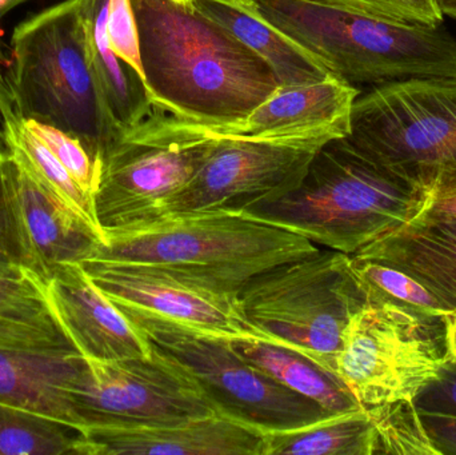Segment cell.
I'll return each mask as SVG.
<instances>
[{
  "label": "cell",
  "instance_id": "6da1fadb",
  "mask_svg": "<svg viewBox=\"0 0 456 455\" xmlns=\"http://www.w3.org/2000/svg\"><path fill=\"white\" fill-rule=\"evenodd\" d=\"M155 111L183 122L243 120L281 87L270 66L192 2L131 0Z\"/></svg>",
  "mask_w": 456,
  "mask_h": 455
},
{
  "label": "cell",
  "instance_id": "7a4b0ae2",
  "mask_svg": "<svg viewBox=\"0 0 456 455\" xmlns=\"http://www.w3.org/2000/svg\"><path fill=\"white\" fill-rule=\"evenodd\" d=\"M321 248L240 210L175 211L104 230L88 261L154 267L238 296L257 275ZM85 264V262H83Z\"/></svg>",
  "mask_w": 456,
  "mask_h": 455
},
{
  "label": "cell",
  "instance_id": "3957f363",
  "mask_svg": "<svg viewBox=\"0 0 456 455\" xmlns=\"http://www.w3.org/2000/svg\"><path fill=\"white\" fill-rule=\"evenodd\" d=\"M422 191L354 150L345 138L327 143L297 189L240 210L330 250L354 256L411 221Z\"/></svg>",
  "mask_w": 456,
  "mask_h": 455
},
{
  "label": "cell",
  "instance_id": "277c9868",
  "mask_svg": "<svg viewBox=\"0 0 456 455\" xmlns=\"http://www.w3.org/2000/svg\"><path fill=\"white\" fill-rule=\"evenodd\" d=\"M238 2L350 85L456 77V39L444 23H404L314 0Z\"/></svg>",
  "mask_w": 456,
  "mask_h": 455
},
{
  "label": "cell",
  "instance_id": "5b68a950",
  "mask_svg": "<svg viewBox=\"0 0 456 455\" xmlns=\"http://www.w3.org/2000/svg\"><path fill=\"white\" fill-rule=\"evenodd\" d=\"M11 55L7 83L16 115L71 134L102 165L122 134L91 67L80 0H64L18 24Z\"/></svg>",
  "mask_w": 456,
  "mask_h": 455
},
{
  "label": "cell",
  "instance_id": "8992f818",
  "mask_svg": "<svg viewBox=\"0 0 456 455\" xmlns=\"http://www.w3.org/2000/svg\"><path fill=\"white\" fill-rule=\"evenodd\" d=\"M238 301L247 320L276 346L297 350L335 374L343 330L367 296L351 256L319 250L257 275Z\"/></svg>",
  "mask_w": 456,
  "mask_h": 455
},
{
  "label": "cell",
  "instance_id": "52a82bcc",
  "mask_svg": "<svg viewBox=\"0 0 456 455\" xmlns=\"http://www.w3.org/2000/svg\"><path fill=\"white\" fill-rule=\"evenodd\" d=\"M345 141L422 191L456 171V77L375 85L354 102Z\"/></svg>",
  "mask_w": 456,
  "mask_h": 455
},
{
  "label": "cell",
  "instance_id": "ba28073f",
  "mask_svg": "<svg viewBox=\"0 0 456 455\" xmlns=\"http://www.w3.org/2000/svg\"><path fill=\"white\" fill-rule=\"evenodd\" d=\"M447 363L441 317L383 299L351 317L335 374L363 409L415 401Z\"/></svg>",
  "mask_w": 456,
  "mask_h": 455
},
{
  "label": "cell",
  "instance_id": "9c48e42d",
  "mask_svg": "<svg viewBox=\"0 0 456 455\" xmlns=\"http://www.w3.org/2000/svg\"><path fill=\"white\" fill-rule=\"evenodd\" d=\"M151 347L186 374L219 416L262 433L299 429L332 416L239 354L232 341L126 315Z\"/></svg>",
  "mask_w": 456,
  "mask_h": 455
},
{
  "label": "cell",
  "instance_id": "30bf717a",
  "mask_svg": "<svg viewBox=\"0 0 456 455\" xmlns=\"http://www.w3.org/2000/svg\"><path fill=\"white\" fill-rule=\"evenodd\" d=\"M327 143L326 139H213L191 179L147 218L175 211L246 210L273 202L299 186Z\"/></svg>",
  "mask_w": 456,
  "mask_h": 455
},
{
  "label": "cell",
  "instance_id": "8fae6325",
  "mask_svg": "<svg viewBox=\"0 0 456 455\" xmlns=\"http://www.w3.org/2000/svg\"><path fill=\"white\" fill-rule=\"evenodd\" d=\"M355 85L337 75L321 82L281 87L243 120L216 125L183 122L155 111L120 143H195L213 139H326L350 133Z\"/></svg>",
  "mask_w": 456,
  "mask_h": 455
},
{
  "label": "cell",
  "instance_id": "7c38bea8",
  "mask_svg": "<svg viewBox=\"0 0 456 455\" xmlns=\"http://www.w3.org/2000/svg\"><path fill=\"white\" fill-rule=\"evenodd\" d=\"M147 358L87 360L72 392L82 433L96 427H139L214 416L194 382L151 347Z\"/></svg>",
  "mask_w": 456,
  "mask_h": 455
},
{
  "label": "cell",
  "instance_id": "4fadbf2b",
  "mask_svg": "<svg viewBox=\"0 0 456 455\" xmlns=\"http://www.w3.org/2000/svg\"><path fill=\"white\" fill-rule=\"evenodd\" d=\"M94 283L130 317L146 318L227 341L273 344L241 312L238 296L154 267L85 262Z\"/></svg>",
  "mask_w": 456,
  "mask_h": 455
},
{
  "label": "cell",
  "instance_id": "5bb4252c",
  "mask_svg": "<svg viewBox=\"0 0 456 455\" xmlns=\"http://www.w3.org/2000/svg\"><path fill=\"white\" fill-rule=\"evenodd\" d=\"M53 313L0 314V402L58 419L82 433L72 392L86 370Z\"/></svg>",
  "mask_w": 456,
  "mask_h": 455
},
{
  "label": "cell",
  "instance_id": "9a60e30c",
  "mask_svg": "<svg viewBox=\"0 0 456 455\" xmlns=\"http://www.w3.org/2000/svg\"><path fill=\"white\" fill-rule=\"evenodd\" d=\"M213 141L195 143H119L102 162L94 195L102 230L147 218L181 190L210 152Z\"/></svg>",
  "mask_w": 456,
  "mask_h": 455
},
{
  "label": "cell",
  "instance_id": "2e32d148",
  "mask_svg": "<svg viewBox=\"0 0 456 455\" xmlns=\"http://www.w3.org/2000/svg\"><path fill=\"white\" fill-rule=\"evenodd\" d=\"M45 291L51 313L83 357L112 362L151 355L146 337L91 280L82 264L53 269Z\"/></svg>",
  "mask_w": 456,
  "mask_h": 455
},
{
  "label": "cell",
  "instance_id": "e0dca14e",
  "mask_svg": "<svg viewBox=\"0 0 456 455\" xmlns=\"http://www.w3.org/2000/svg\"><path fill=\"white\" fill-rule=\"evenodd\" d=\"M262 433L214 414L167 424L88 427L77 455H262Z\"/></svg>",
  "mask_w": 456,
  "mask_h": 455
},
{
  "label": "cell",
  "instance_id": "ac0fdd59",
  "mask_svg": "<svg viewBox=\"0 0 456 455\" xmlns=\"http://www.w3.org/2000/svg\"><path fill=\"white\" fill-rule=\"evenodd\" d=\"M0 165L47 280L61 264L88 261L104 242V235L48 190L4 142Z\"/></svg>",
  "mask_w": 456,
  "mask_h": 455
},
{
  "label": "cell",
  "instance_id": "d6986e66",
  "mask_svg": "<svg viewBox=\"0 0 456 455\" xmlns=\"http://www.w3.org/2000/svg\"><path fill=\"white\" fill-rule=\"evenodd\" d=\"M354 256L407 272L456 312V219L403 223Z\"/></svg>",
  "mask_w": 456,
  "mask_h": 455
},
{
  "label": "cell",
  "instance_id": "ffe728a7",
  "mask_svg": "<svg viewBox=\"0 0 456 455\" xmlns=\"http://www.w3.org/2000/svg\"><path fill=\"white\" fill-rule=\"evenodd\" d=\"M275 72L281 87L321 82L332 74L318 58L238 0H192Z\"/></svg>",
  "mask_w": 456,
  "mask_h": 455
},
{
  "label": "cell",
  "instance_id": "44dd1931",
  "mask_svg": "<svg viewBox=\"0 0 456 455\" xmlns=\"http://www.w3.org/2000/svg\"><path fill=\"white\" fill-rule=\"evenodd\" d=\"M109 7L110 0H80L91 67L123 139L151 118L155 109L143 79L110 45L107 37Z\"/></svg>",
  "mask_w": 456,
  "mask_h": 455
},
{
  "label": "cell",
  "instance_id": "7402d4cb",
  "mask_svg": "<svg viewBox=\"0 0 456 455\" xmlns=\"http://www.w3.org/2000/svg\"><path fill=\"white\" fill-rule=\"evenodd\" d=\"M239 354L273 379L321 405L327 413L362 409L345 382L297 350L260 341L233 342Z\"/></svg>",
  "mask_w": 456,
  "mask_h": 455
},
{
  "label": "cell",
  "instance_id": "603a6c76",
  "mask_svg": "<svg viewBox=\"0 0 456 455\" xmlns=\"http://www.w3.org/2000/svg\"><path fill=\"white\" fill-rule=\"evenodd\" d=\"M262 455H375L374 424L362 408L299 429L265 433Z\"/></svg>",
  "mask_w": 456,
  "mask_h": 455
},
{
  "label": "cell",
  "instance_id": "cb8c5ba5",
  "mask_svg": "<svg viewBox=\"0 0 456 455\" xmlns=\"http://www.w3.org/2000/svg\"><path fill=\"white\" fill-rule=\"evenodd\" d=\"M2 125L3 142L5 147L16 157L20 158L35 176L61 202L66 203L96 232L104 235L96 219L93 198L88 197L80 189L79 184L69 175L64 166L53 157L45 144L24 127L16 112L2 115Z\"/></svg>",
  "mask_w": 456,
  "mask_h": 455
},
{
  "label": "cell",
  "instance_id": "d4e9b609",
  "mask_svg": "<svg viewBox=\"0 0 456 455\" xmlns=\"http://www.w3.org/2000/svg\"><path fill=\"white\" fill-rule=\"evenodd\" d=\"M80 438L58 419L0 402V455H77Z\"/></svg>",
  "mask_w": 456,
  "mask_h": 455
},
{
  "label": "cell",
  "instance_id": "484cf974",
  "mask_svg": "<svg viewBox=\"0 0 456 455\" xmlns=\"http://www.w3.org/2000/svg\"><path fill=\"white\" fill-rule=\"evenodd\" d=\"M351 264L366 291L367 302L383 299L433 317L452 312L430 288L396 267L354 256Z\"/></svg>",
  "mask_w": 456,
  "mask_h": 455
},
{
  "label": "cell",
  "instance_id": "4316f807",
  "mask_svg": "<svg viewBox=\"0 0 456 455\" xmlns=\"http://www.w3.org/2000/svg\"><path fill=\"white\" fill-rule=\"evenodd\" d=\"M375 429V455H441L426 432L415 401L366 409Z\"/></svg>",
  "mask_w": 456,
  "mask_h": 455
},
{
  "label": "cell",
  "instance_id": "83f0119b",
  "mask_svg": "<svg viewBox=\"0 0 456 455\" xmlns=\"http://www.w3.org/2000/svg\"><path fill=\"white\" fill-rule=\"evenodd\" d=\"M28 272L47 282L0 165V277L19 278Z\"/></svg>",
  "mask_w": 456,
  "mask_h": 455
},
{
  "label": "cell",
  "instance_id": "f1b7e54d",
  "mask_svg": "<svg viewBox=\"0 0 456 455\" xmlns=\"http://www.w3.org/2000/svg\"><path fill=\"white\" fill-rule=\"evenodd\" d=\"M24 127L37 136L64 166L80 189L93 198L101 179L102 165L88 152L85 144L71 134L32 119H20Z\"/></svg>",
  "mask_w": 456,
  "mask_h": 455
},
{
  "label": "cell",
  "instance_id": "f546056e",
  "mask_svg": "<svg viewBox=\"0 0 456 455\" xmlns=\"http://www.w3.org/2000/svg\"><path fill=\"white\" fill-rule=\"evenodd\" d=\"M377 18L414 24L444 23V13L436 0H314Z\"/></svg>",
  "mask_w": 456,
  "mask_h": 455
},
{
  "label": "cell",
  "instance_id": "4dcf8cb0",
  "mask_svg": "<svg viewBox=\"0 0 456 455\" xmlns=\"http://www.w3.org/2000/svg\"><path fill=\"white\" fill-rule=\"evenodd\" d=\"M45 283L34 274L0 277V314L7 317L34 318L50 313Z\"/></svg>",
  "mask_w": 456,
  "mask_h": 455
},
{
  "label": "cell",
  "instance_id": "1f68e13d",
  "mask_svg": "<svg viewBox=\"0 0 456 455\" xmlns=\"http://www.w3.org/2000/svg\"><path fill=\"white\" fill-rule=\"evenodd\" d=\"M107 37L114 53L143 79L138 24L131 0H110Z\"/></svg>",
  "mask_w": 456,
  "mask_h": 455
},
{
  "label": "cell",
  "instance_id": "d6a6232c",
  "mask_svg": "<svg viewBox=\"0 0 456 455\" xmlns=\"http://www.w3.org/2000/svg\"><path fill=\"white\" fill-rule=\"evenodd\" d=\"M456 219V171L444 174L422 189L419 210L407 223Z\"/></svg>",
  "mask_w": 456,
  "mask_h": 455
},
{
  "label": "cell",
  "instance_id": "836d02e7",
  "mask_svg": "<svg viewBox=\"0 0 456 455\" xmlns=\"http://www.w3.org/2000/svg\"><path fill=\"white\" fill-rule=\"evenodd\" d=\"M419 410L456 416V365L446 363L438 379L428 385L415 400Z\"/></svg>",
  "mask_w": 456,
  "mask_h": 455
},
{
  "label": "cell",
  "instance_id": "e575fe53",
  "mask_svg": "<svg viewBox=\"0 0 456 455\" xmlns=\"http://www.w3.org/2000/svg\"><path fill=\"white\" fill-rule=\"evenodd\" d=\"M426 432L441 455H456V416L419 410Z\"/></svg>",
  "mask_w": 456,
  "mask_h": 455
},
{
  "label": "cell",
  "instance_id": "d590c367",
  "mask_svg": "<svg viewBox=\"0 0 456 455\" xmlns=\"http://www.w3.org/2000/svg\"><path fill=\"white\" fill-rule=\"evenodd\" d=\"M441 320L444 329L447 363L456 365V312L447 313Z\"/></svg>",
  "mask_w": 456,
  "mask_h": 455
},
{
  "label": "cell",
  "instance_id": "8d00e7d4",
  "mask_svg": "<svg viewBox=\"0 0 456 455\" xmlns=\"http://www.w3.org/2000/svg\"><path fill=\"white\" fill-rule=\"evenodd\" d=\"M436 2L444 15L456 20V0H436Z\"/></svg>",
  "mask_w": 456,
  "mask_h": 455
},
{
  "label": "cell",
  "instance_id": "74e56055",
  "mask_svg": "<svg viewBox=\"0 0 456 455\" xmlns=\"http://www.w3.org/2000/svg\"><path fill=\"white\" fill-rule=\"evenodd\" d=\"M27 0H0V18L8 11L12 10V8L18 7V5L23 4Z\"/></svg>",
  "mask_w": 456,
  "mask_h": 455
},
{
  "label": "cell",
  "instance_id": "f35d334b",
  "mask_svg": "<svg viewBox=\"0 0 456 455\" xmlns=\"http://www.w3.org/2000/svg\"><path fill=\"white\" fill-rule=\"evenodd\" d=\"M3 146V134L2 136H0V149H2Z\"/></svg>",
  "mask_w": 456,
  "mask_h": 455
},
{
  "label": "cell",
  "instance_id": "ab89813d",
  "mask_svg": "<svg viewBox=\"0 0 456 455\" xmlns=\"http://www.w3.org/2000/svg\"><path fill=\"white\" fill-rule=\"evenodd\" d=\"M181 2H192V0H181Z\"/></svg>",
  "mask_w": 456,
  "mask_h": 455
}]
</instances>
